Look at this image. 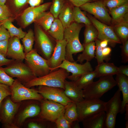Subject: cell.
Masks as SVG:
<instances>
[{"instance_id":"6da1fadb","label":"cell","mask_w":128,"mask_h":128,"mask_svg":"<svg viewBox=\"0 0 128 128\" xmlns=\"http://www.w3.org/2000/svg\"><path fill=\"white\" fill-rule=\"evenodd\" d=\"M84 24L73 22L65 28L64 39L66 41L65 59L70 62L75 61L73 54L82 52L84 47L79 40V34Z\"/></svg>"},{"instance_id":"7a4b0ae2","label":"cell","mask_w":128,"mask_h":128,"mask_svg":"<svg viewBox=\"0 0 128 128\" xmlns=\"http://www.w3.org/2000/svg\"><path fill=\"white\" fill-rule=\"evenodd\" d=\"M59 68L43 76L37 77L23 85L29 88L43 85L59 87L64 90L65 82L69 73L65 69Z\"/></svg>"},{"instance_id":"3957f363","label":"cell","mask_w":128,"mask_h":128,"mask_svg":"<svg viewBox=\"0 0 128 128\" xmlns=\"http://www.w3.org/2000/svg\"><path fill=\"white\" fill-rule=\"evenodd\" d=\"M34 34L35 44L34 49L44 58L48 59L53 53L56 41L47 32L36 24Z\"/></svg>"},{"instance_id":"277c9868","label":"cell","mask_w":128,"mask_h":128,"mask_svg":"<svg viewBox=\"0 0 128 128\" xmlns=\"http://www.w3.org/2000/svg\"><path fill=\"white\" fill-rule=\"evenodd\" d=\"M96 82L93 81L82 90L84 99H99L105 93L116 85L113 76L100 77Z\"/></svg>"},{"instance_id":"5b68a950","label":"cell","mask_w":128,"mask_h":128,"mask_svg":"<svg viewBox=\"0 0 128 128\" xmlns=\"http://www.w3.org/2000/svg\"><path fill=\"white\" fill-rule=\"evenodd\" d=\"M41 110L40 101L34 100L23 101L16 115L14 123L17 128L22 127L27 119L37 117Z\"/></svg>"},{"instance_id":"8992f818","label":"cell","mask_w":128,"mask_h":128,"mask_svg":"<svg viewBox=\"0 0 128 128\" xmlns=\"http://www.w3.org/2000/svg\"><path fill=\"white\" fill-rule=\"evenodd\" d=\"M11 92L10 97L14 102L19 103L28 100H34L41 101L44 99L36 89L25 87L17 79H15L9 86Z\"/></svg>"},{"instance_id":"52a82bcc","label":"cell","mask_w":128,"mask_h":128,"mask_svg":"<svg viewBox=\"0 0 128 128\" xmlns=\"http://www.w3.org/2000/svg\"><path fill=\"white\" fill-rule=\"evenodd\" d=\"M21 103L13 102L10 96L3 100L0 105V119L3 128H17L14 121Z\"/></svg>"},{"instance_id":"ba28073f","label":"cell","mask_w":128,"mask_h":128,"mask_svg":"<svg viewBox=\"0 0 128 128\" xmlns=\"http://www.w3.org/2000/svg\"><path fill=\"white\" fill-rule=\"evenodd\" d=\"M78 121L82 122L86 118L105 110V102L100 99H86L76 103Z\"/></svg>"},{"instance_id":"9c48e42d","label":"cell","mask_w":128,"mask_h":128,"mask_svg":"<svg viewBox=\"0 0 128 128\" xmlns=\"http://www.w3.org/2000/svg\"><path fill=\"white\" fill-rule=\"evenodd\" d=\"M3 69L10 77L16 78L23 84L37 77L27 65L22 61L14 60Z\"/></svg>"},{"instance_id":"30bf717a","label":"cell","mask_w":128,"mask_h":128,"mask_svg":"<svg viewBox=\"0 0 128 128\" xmlns=\"http://www.w3.org/2000/svg\"><path fill=\"white\" fill-rule=\"evenodd\" d=\"M25 63L37 77L43 76L50 71L47 60L39 55L33 49L25 54Z\"/></svg>"},{"instance_id":"8fae6325","label":"cell","mask_w":128,"mask_h":128,"mask_svg":"<svg viewBox=\"0 0 128 128\" xmlns=\"http://www.w3.org/2000/svg\"><path fill=\"white\" fill-rule=\"evenodd\" d=\"M120 91L118 89L111 99L105 102L104 128H114L115 127L116 117L121 108Z\"/></svg>"},{"instance_id":"7c38bea8","label":"cell","mask_w":128,"mask_h":128,"mask_svg":"<svg viewBox=\"0 0 128 128\" xmlns=\"http://www.w3.org/2000/svg\"><path fill=\"white\" fill-rule=\"evenodd\" d=\"M41 110L38 117L55 123L65 106L57 102L45 99L40 101Z\"/></svg>"},{"instance_id":"4fadbf2b","label":"cell","mask_w":128,"mask_h":128,"mask_svg":"<svg viewBox=\"0 0 128 128\" xmlns=\"http://www.w3.org/2000/svg\"><path fill=\"white\" fill-rule=\"evenodd\" d=\"M88 17L97 31V39L100 41L107 40L113 47L116 44L122 43L111 27L100 22L90 15H89Z\"/></svg>"},{"instance_id":"5bb4252c","label":"cell","mask_w":128,"mask_h":128,"mask_svg":"<svg viewBox=\"0 0 128 128\" xmlns=\"http://www.w3.org/2000/svg\"><path fill=\"white\" fill-rule=\"evenodd\" d=\"M38 86L36 89L44 99L59 103L65 106L73 102L65 95L62 88L43 85Z\"/></svg>"},{"instance_id":"9a60e30c","label":"cell","mask_w":128,"mask_h":128,"mask_svg":"<svg viewBox=\"0 0 128 128\" xmlns=\"http://www.w3.org/2000/svg\"><path fill=\"white\" fill-rule=\"evenodd\" d=\"M62 68L72 74L69 75L67 78L71 81H75L83 74L93 71V69L90 62L88 61L83 64L72 62L66 59L56 68Z\"/></svg>"},{"instance_id":"2e32d148","label":"cell","mask_w":128,"mask_h":128,"mask_svg":"<svg viewBox=\"0 0 128 128\" xmlns=\"http://www.w3.org/2000/svg\"><path fill=\"white\" fill-rule=\"evenodd\" d=\"M80 8L81 9L92 14L106 23H110L112 20L106 7L101 1L87 2Z\"/></svg>"},{"instance_id":"e0dca14e","label":"cell","mask_w":128,"mask_h":128,"mask_svg":"<svg viewBox=\"0 0 128 128\" xmlns=\"http://www.w3.org/2000/svg\"><path fill=\"white\" fill-rule=\"evenodd\" d=\"M66 42L64 39L56 41V44L50 58L47 60L50 72L56 69L65 59Z\"/></svg>"},{"instance_id":"ac0fdd59","label":"cell","mask_w":128,"mask_h":128,"mask_svg":"<svg viewBox=\"0 0 128 128\" xmlns=\"http://www.w3.org/2000/svg\"><path fill=\"white\" fill-rule=\"evenodd\" d=\"M51 2H49L36 7H30L24 11L21 18L24 25L27 26L34 22L38 17L42 13L50 8Z\"/></svg>"},{"instance_id":"d6986e66","label":"cell","mask_w":128,"mask_h":128,"mask_svg":"<svg viewBox=\"0 0 128 128\" xmlns=\"http://www.w3.org/2000/svg\"><path fill=\"white\" fill-rule=\"evenodd\" d=\"M25 56L24 46L20 39L15 37H10L9 40L6 57L14 60L23 61Z\"/></svg>"},{"instance_id":"ffe728a7","label":"cell","mask_w":128,"mask_h":128,"mask_svg":"<svg viewBox=\"0 0 128 128\" xmlns=\"http://www.w3.org/2000/svg\"><path fill=\"white\" fill-rule=\"evenodd\" d=\"M64 87L65 94L73 102L76 103L84 100L82 90L79 88L73 81H68L66 80Z\"/></svg>"},{"instance_id":"44dd1931","label":"cell","mask_w":128,"mask_h":128,"mask_svg":"<svg viewBox=\"0 0 128 128\" xmlns=\"http://www.w3.org/2000/svg\"><path fill=\"white\" fill-rule=\"evenodd\" d=\"M116 75L115 80L116 84L119 87L118 89L122 92L123 95L120 112L122 114L125 112L126 105L128 104V77L119 73Z\"/></svg>"},{"instance_id":"7402d4cb","label":"cell","mask_w":128,"mask_h":128,"mask_svg":"<svg viewBox=\"0 0 128 128\" xmlns=\"http://www.w3.org/2000/svg\"><path fill=\"white\" fill-rule=\"evenodd\" d=\"M105 113L102 111L91 116L82 122L84 128H104Z\"/></svg>"},{"instance_id":"603a6c76","label":"cell","mask_w":128,"mask_h":128,"mask_svg":"<svg viewBox=\"0 0 128 128\" xmlns=\"http://www.w3.org/2000/svg\"><path fill=\"white\" fill-rule=\"evenodd\" d=\"M73 5L66 0L61 10L58 18L65 28L74 22L73 17Z\"/></svg>"},{"instance_id":"cb8c5ba5","label":"cell","mask_w":128,"mask_h":128,"mask_svg":"<svg viewBox=\"0 0 128 128\" xmlns=\"http://www.w3.org/2000/svg\"><path fill=\"white\" fill-rule=\"evenodd\" d=\"M96 78L108 76H113L119 73L118 67L113 63L102 62L95 67Z\"/></svg>"},{"instance_id":"d4e9b609","label":"cell","mask_w":128,"mask_h":128,"mask_svg":"<svg viewBox=\"0 0 128 128\" xmlns=\"http://www.w3.org/2000/svg\"><path fill=\"white\" fill-rule=\"evenodd\" d=\"M64 29L62 23L57 18H55L50 29L47 32L56 41L64 39Z\"/></svg>"},{"instance_id":"484cf974","label":"cell","mask_w":128,"mask_h":128,"mask_svg":"<svg viewBox=\"0 0 128 128\" xmlns=\"http://www.w3.org/2000/svg\"><path fill=\"white\" fill-rule=\"evenodd\" d=\"M82 53L78 55L77 62L82 64L85 60L89 62L95 57L96 44L95 42L89 43L84 46Z\"/></svg>"},{"instance_id":"4316f807","label":"cell","mask_w":128,"mask_h":128,"mask_svg":"<svg viewBox=\"0 0 128 128\" xmlns=\"http://www.w3.org/2000/svg\"><path fill=\"white\" fill-rule=\"evenodd\" d=\"M55 18L49 11H46L41 14L34 22L36 24L47 32L50 29Z\"/></svg>"},{"instance_id":"83f0119b","label":"cell","mask_w":128,"mask_h":128,"mask_svg":"<svg viewBox=\"0 0 128 128\" xmlns=\"http://www.w3.org/2000/svg\"><path fill=\"white\" fill-rule=\"evenodd\" d=\"M126 18L117 23L115 32L122 43L128 40V20Z\"/></svg>"},{"instance_id":"f1b7e54d","label":"cell","mask_w":128,"mask_h":128,"mask_svg":"<svg viewBox=\"0 0 128 128\" xmlns=\"http://www.w3.org/2000/svg\"><path fill=\"white\" fill-rule=\"evenodd\" d=\"M110 10L114 21L118 23L126 18L128 11V4L126 3Z\"/></svg>"},{"instance_id":"f546056e","label":"cell","mask_w":128,"mask_h":128,"mask_svg":"<svg viewBox=\"0 0 128 128\" xmlns=\"http://www.w3.org/2000/svg\"><path fill=\"white\" fill-rule=\"evenodd\" d=\"M96 77V72L94 70L83 74L76 80L73 81L79 88L83 90L93 82Z\"/></svg>"},{"instance_id":"4dcf8cb0","label":"cell","mask_w":128,"mask_h":128,"mask_svg":"<svg viewBox=\"0 0 128 128\" xmlns=\"http://www.w3.org/2000/svg\"><path fill=\"white\" fill-rule=\"evenodd\" d=\"M2 25L8 30L11 37H15L20 39H21L26 33L23 31L21 28H18L15 27L10 19L5 21Z\"/></svg>"},{"instance_id":"1f68e13d","label":"cell","mask_w":128,"mask_h":128,"mask_svg":"<svg viewBox=\"0 0 128 128\" xmlns=\"http://www.w3.org/2000/svg\"><path fill=\"white\" fill-rule=\"evenodd\" d=\"M84 35V39L82 45L83 46L89 43L94 41L97 39L98 32L96 27L91 24L86 26Z\"/></svg>"},{"instance_id":"d6a6232c","label":"cell","mask_w":128,"mask_h":128,"mask_svg":"<svg viewBox=\"0 0 128 128\" xmlns=\"http://www.w3.org/2000/svg\"><path fill=\"white\" fill-rule=\"evenodd\" d=\"M49 122L37 117L27 119L23 126L27 128H47L50 127L48 124Z\"/></svg>"},{"instance_id":"836d02e7","label":"cell","mask_w":128,"mask_h":128,"mask_svg":"<svg viewBox=\"0 0 128 128\" xmlns=\"http://www.w3.org/2000/svg\"><path fill=\"white\" fill-rule=\"evenodd\" d=\"M73 17L74 21L77 23L84 24L85 26L92 24L85 13L82 11L79 7H74Z\"/></svg>"},{"instance_id":"e575fe53","label":"cell","mask_w":128,"mask_h":128,"mask_svg":"<svg viewBox=\"0 0 128 128\" xmlns=\"http://www.w3.org/2000/svg\"><path fill=\"white\" fill-rule=\"evenodd\" d=\"M64 115L66 119L70 123L78 121V115L76 103L72 102L66 106Z\"/></svg>"},{"instance_id":"d590c367","label":"cell","mask_w":128,"mask_h":128,"mask_svg":"<svg viewBox=\"0 0 128 128\" xmlns=\"http://www.w3.org/2000/svg\"><path fill=\"white\" fill-rule=\"evenodd\" d=\"M22 39L24 52L26 54L33 49V45L35 40L34 33L32 30H29Z\"/></svg>"},{"instance_id":"8d00e7d4","label":"cell","mask_w":128,"mask_h":128,"mask_svg":"<svg viewBox=\"0 0 128 128\" xmlns=\"http://www.w3.org/2000/svg\"><path fill=\"white\" fill-rule=\"evenodd\" d=\"M66 0H52L50 7L49 12L55 18H58Z\"/></svg>"},{"instance_id":"74e56055","label":"cell","mask_w":128,"mask_h":128,"mask_svg":"<svg viewBox=\"0 0 128 128\" xmlns=\"http://www.w3.org/2000/svg\"><path fill=\"white\" fill-rule=\"evenodd\" d=\"M101 41L97 39L95 41L96 44V49L95 52V58L96 59L98 65L104 62L105 60L106 62L108 61L110 59L104 57L102 53V48L100 45Z\"/></svg>"},{"instance_id":"f35d334b","label":"cell","mask_w":128,"mask_h":128,"mask_svg":"<svg viewBox=\"0 0 128 128\" xmlns=\"http://www.w3.org/2000/svg\"><path fill=\"white\" fill-rule=\"evenodd\" d=\"M64 111L65 110L61 113L55 122L57 128H72V123L69 121L64 116Z\"/></svg>"},{"instance_id":"ab89813d","label":"cell","mask_w":128,"mask_h":128,"mask_svg":"<svg viewBox=\"0 0 128 128\" xmlns=\"http://www.w3.org/2000/svg\"><path fill=\"white\" fill-rule=\"evenodd\" d=\"M15 79L9 76L4 70L3 68L0 67V84L11 86Z\"/></svg>"},{"instance_id":"60d3db41","label":"cell","mask_w":128,"mask_h":128,"mask_svg":"<svg viewBox=\"0 0 128 128\" xmlns=\"http://www.w3.org/2000/svg\"><path fill=\"white\" fill-rule=\"evenodd\" d=\"M128 0H105L103 2L110 10L128 3Z\"/></svg>"},{"instance_id":"b9f144b4","label":"cell","mask_w":128,"mask_h":128,"mask_svg":"<svg viewBox=\"0 0 128 128\" xmlns=\"http://www.w3.org/2000/svg\"><path fill=\"white\" fill-rule=\"evenodd\" d=\"M11 16L7 6L5 4L4 5H0V21H4L9 19Z\"/></svg>"},{"instance_id":"7bdbcfd3","label":"cell","mask_w":128,"mask_h":128,"mask_svg":"<svg viewBox=\"0 0 128 128\" xmlns=\"http://www.w3.org/2000/svg\"><path fill=\"white\" fill-rule=\"evenodd\" d=\"M11 92L9 86L0 84V105L4 99L8 96H10Z\"/></svg>"},{"instance_id":"ee69618b","label":"cell","mask_w":128,"mask_h":128,"mask_svg":"<svg viewBox=\"0 0 128 128\" xmlns=\"http://www.w3.org/2000/svg\"><path fill=\"white\" fill-rule=\"evenodd\" d=\"M123 43L121 47L122 62L125 63L128 62V41L127 40Z\"/></svg>"},{"instance_id":"f6af8a7d","label":"cell","mask_w":128,"mask_h":128,"mask_svg":"<svg viewBox=\"0 0 128 128\" xmlns=\"http://www.w3.org/2000/svg\"><path fill=\"white\" fill-rule=\"evenodd\" d=\"M10 37L8 30L2 24L0 25V41L9 40Z\"/></svg>"},{"instance_id":"bcb514c9","label":"cell","mask_w":128,"mask_h":128,"mask_svg":"<svg viewBox=\"0 0 128 128\" xmlns=\"http://www.w3.org/2000/svg\"><path fill=\"white\" fill-rule=\"evenodd\" d=\"M9 40L0 41V53L6 57Z\"/></svg>"},{"instance_id":"7dc6e473","label":"cell","mask_w":128,"mask_h":128,"mask_svg":"<svg viewBox=\"0 0 128 128\" xmlns=\"http://www.w3.org/2000/svg\"><path fill=\"white\" fill-rule=\"evenodd\" d=\"M11 4L17 8H20L28 3V0H9Z\"/></svg>"},{"instance_id":"c3c4849f","label":"cell","mask_w":128,"mask_h":128,"mask_svg":"<svg viewBox=\"0 0 128 128\" xmlns=\"http://www.w3.org/2000/svg\"><path fill=\"white\" fill-rule=\"evenodd\" d=\"M75 7H80L86 3L91 2L92 0H67Z\"/></svg>"},{"instance_id":"681fc988","label":"cell","mask_w":128,"mask_h":128,"mask_svg":"<svg viewBox=\"0 0 128 128\" xmlns=\"http://www.w3.org/2000/svg\"><path fill=\"white\" fill-rule=\"evenodd\" d=\"M14 60L11 59L7 58L6 57L0 53V67L5 65L7 66Z\"/></svg>"},{"instance_id":"f907efd6","label":"cell","mask_w":128,"mask_h":128,"mask_svg":"<svg viewBox=\"0 0 128 128\" xmlns=\"http://www.w3.org/2000/svg\"><path fill=\"white\" fill-rule=\"evenodd\" d=\"M118 69L119 73L128 77V65L121 66L118 67Z\"/></svg>"},{"instance_id":"816d5d0a","label":"cell","mask_w":128,"mask_h":128,"mask_svg":"<svg viewBox=\"0 0 128 128\" xmlns=\"http://www.w3.org/2000/svg\"><path fill=\"white\" fill-rule=\"evenodd\" d=\"M112 51L111 48L109 47H106L102 48V53L105 57L110 59V55Z\"/></svg>"},{"instance_id":"f5cc1de1","label":"cell","mask_w":128,"mask_h":128,"mask_svg":"<svg viewBox=\"0 0 128 128\" xmlns=\"http://www.w3.org/2000/svg\"><path fill=\"white\" fill-rule=\"evenodd\" d=\"M43 0H28V3L31 7H34L41 5Z\"/></svg>"},{"instance_id":"db71d44e","label":"cell","mask_w":128,"mask_h":128,"mask_svg":"<svg viewBox=\"0 0 128 128\" xmlns=\"http://www.w3.org/2000/svg\"><path fill=\"white\" fill-rule=\"evenodd\" d=\"M109 43V42L108 40H104L101 41L100 44L101 47L103 48L107 47Z\"/></svg>"},{"instance_id":"11a10c76","label":"cell","mask_w":128,"mask_h":128,"mask_svg":"<svg viewBox=\"0 0 128 128\" xmlns=\"http://www.w3.org/2000/svg\"><path fill=\"white\" fill-rule=\"evenodd\" d=\"M125 119L126 120H128V104L125 105Z\"/></svg>"},{"instance_id":"9f6ffc18","label":"cell","mask_w":128,"mask_h":128,"mask_svg":"<svg viewBox=\"0 0 128 128\" xmlns=\"http://www.w3.org/2000/svg\"><path fill=\"white\" fill-rule=\"evenodd\" d=\"M7 0H0V5H4L6 2Z\"/></svg>"},{"instance_id":"6f0895ef","label":"cell","mask_w":128,"mask_h":128,"mask_svg":"<svg viewBox=\"0 0 128 128\" xmlns=\"http://www.w3.org/2000/svg\"><path fill=\"white\" fill-rule=\"evenodd\" d=\"M125 126L126 128H128V120H126V121L125 122Z\"/></svg>"},{"instance_id":"680465c9","label":"cell","mask_w":128,"mask_h":128,"mask_svg":"<svg viewBox=\"0 0 128 128\" xmlns=\"http://www.w3.org/2000/svg\"><path fill=\"white\" fill-rule=\"evenodd\" d=\"M4 21H3V22L0 21V25L2 24Z\"/></svg>"},{"instance_id":"91938a15","label":"cell","mask_w":128,"mask_h":128,"mask_svg":"<svg viewBox=\"0 0 128 128\" xmlns=\"http://www.w3.org/2000/svg\"></svg>"}]
</instances>
